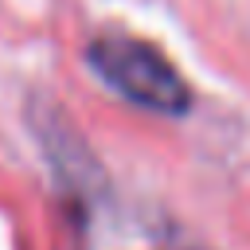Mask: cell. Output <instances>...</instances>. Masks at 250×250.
Returning a JSON list of instances; mask_svg holds the SVG:
<instances>
[{"label":"cell","instance_id":"cell-1","mask_svg":"<svg viewBox=\"0 0 250 250\" xmlns=\"http://www.w3.org/2000/svg\"><path fill=\"white\" fill-rule=\"evenodd\" d=\"M86 62L102 78V86H109L117 98H125L129 105H137L145 113L184 117L191 109L188 78L148 39H137L125 31H105L86 47Z\"/></svg>","mask_w":250,"mask_h":250}]
</instances>
